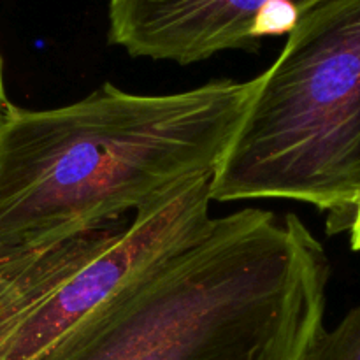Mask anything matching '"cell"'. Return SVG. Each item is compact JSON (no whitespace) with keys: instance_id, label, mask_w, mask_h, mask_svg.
<instances>
[{"instance_id":"cell-3","label":"cell","mask_w":360,"mask_h":360,"mask_svg":"<svg viewBox=\"0 0 360 360\" xmlns=\"http://www.w3.org/2000/svg\"><path fill=\"white\" fill-rule=\"evenodd\" d=\"M217 202L281 199L350 231L360 207V0H322L260 74L211 181Z\"/></svg>"},{"instance_id":"cell-2","label":"cell","mask_w":360,"mask_h":360,"mask_svg":"<svg viewBox=\"0 0 360 360\" xmlns=\"http://www.w3.org/2000/svg\"><path fill=\"white\" fill-rule=\"evenodd\" d=\"M260 76L178 94L104 83L53 109L7 102L0 122V245L102 227L214 176Z\"/></svg>"},{"instance_id":"cell-6","label":"cell","mask_w":360,"mask_h":360,"mask_svg":"<svg viewBox=\"0 0 360 360\" xmlns=\"http://www.w3.org/2000/svg\"><path fill=\"white\" fill-rule=\"evenodd\" d=\"M350 245L355 252H360V207L355 211L354 220H352L350 225Z\"/></svg>"},{"instance_id":"cell-5","label":"cell","mask_w":360,"mask_h":360,"mask_svg":"<svg viewBox=\"0 0 360 360\" xmlns=\"http://www.w3.org/2000/svg\"><path fill=\"white\" fill-rule=\"evenodd\" d=\"M308 360H360V306L334 329L320 330Z\"/></svg>"},{"instance_id":"cell-4","label":"cell","mask_w":360,"mask_h":360,"mask_svg":"<svg viewBox=\"0 0 360 360\" xmlns=\"http://www.w3.org/2000/svg\"><path fill=\"white\" fill-rule=\"evenodd\" d=\"M322 0H109V44L134 58L190 65L221 51L259 53Z\"/></svg>"},{"instance_id":"cell-1","label":"cell","mask_w":360,"mask_h":360,"mask_svg":"<svg viewBox=\"0 0 360 360\" xmlns=\"http://www.w3.org/2000/svg\"><path fill=\"white\" fill-rule=\"evenodd\" d=\"M329 278L299 214L246 207L137 271L37 360H308Z\"/></svg>"},{"instance_id":"cell-7","label":"cell","mask_w":360,"mask_h":360,"mask_svg":"<svg viewBox=\"0 0 360 360\" xmlns=\"http://www.w3.org/2000/svg\"><path fill=\"white\" fill-rule=\"evenodd\" d=\"M7 97H6V86H4V60L2 55H0V122H2L4 111H6L7 105Z\"/></svg>"}]
</instances>
